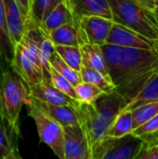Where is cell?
Instances as JSON below:
<instances>
[{
    "instance_id": "obj_27",
    "label": "cell",
    "mask_w": 158,
    "mask_h": 159,
    "mask_svg": "<svg viewBox=\"0 0 158 159\" xmlns=\"http://www.w3.org/2000/svg\"><path fill=\"white\" fill-rule=\"evenodd\" d=\"M54 49L70 67L80 73L82 67V55L80 48L71 46H54Z\"/></svg>"
},
{
    "instance_id": "obj_11",
    "label": "cell",
    "mask_w": 158,
    "mask_h": 159,
    "mask_svg": "<svg viewBox=\"0 0 158 159\" xmlns=\"http://www.w3.org/2000/svg\"><path fill=\"white\" fill-rule=\"evenodd\" d=\"M29 92L31 98L46 103L69 105L72 107H75L79 102V101L70 98L69 96L65 95L55 87H53L50 83L45 81L30 86Z\"/></svg>"
},
{
    "instance_id": "obj_14",
    "label": "cell",
    "mask_w": 158,
    "mask_h": 159,
    "mask_svg": "<svg viewBox=\"0 0 158 159\" xmlns=\"http://www.w3.org/2000/svg\"><path fill=\"white\" fill-rule=\"evenodd\" d=\"M54 46H71L80 48L85 44L77 21L62 25L47 35Z\"/></svg>"
},
{
    "instance_id": "obj_40",
    "label": "cell",
    "mask_w": 158,
    "mask_h": 159,
    "mask_svg": "<svg viewBox=\"0 0 158 159\" xmlns=\"http://www.w3.org/2000/svg\"><path fill=\"white\" fill-rule=\"evenodd\" d=\"M154 14H155V16L156 17V19L158 20V6H156V7H155V9H154V11H152Z\"/></svg>"
},
{
    "instance_id": "obj_10",
    "label": "cell",
    "mask_w": 158,
    "mask_h": 159,
    "mask_svg": "<svg viewBox=\"0 0 158 159\" xmlns=\"http://www.w3.org/2000/svg\"><path fill=\"white\" fill-rule=\"evenodd\" d=\"M107 44L117 45L122 48H133L142 49H154V41L149 40L138 32L114 22L108 37Z\"/></svg>"
},
{
    "instance_id": "obj_26",
    "label": "cell",
    "mask_w": 158,
    "mask_h": 159,
    "mask_svg": "<svg viewBox=\"0 0 158 159\" xmlns=\"http://www.w3.org/2000/svg\"><path fill=\"white\" fill-rule=\"evenodd\" d=\"M133 130L141 127L158 114V102L147 103L130 110Z\"/></svg>"
},
{
    "instance_id": "obj_3",
    "label": "cell",
    "mask_w": 158,
    "mask_h": 159,
    "mask_svg": "<svg viewBox=\"0 0 158 159\" xmlns=\"http://www.w3.org/2000/svg\"><path fill=\"white\" fill-rule=\"evenodd\" d=\"M47 36L41 28L29 18L20 40L14 46V53L9 67L28 87L43 82V72L39 58V47Z\"/></svg>"
},
{
    "instance_id": "obj_39",
    "label": "cell",
    "mask_w": 158,
    "mask_h": 159,
    "mask_svg": "<svg viewBox=\"0 0 158 159\" xmlns=\"http://www.w3.org/2000/svg\"><path fill=\"white\" fill-rule=\"evenodd\" d=\"M2 62H4V61L1 59V57H0V86H1V80H2V74H3V71H4V69L1 67L2 66Z\"/></svg>"
},
{
    "instance_id": "obj_29",
    "label": "cell",
    "mask_w": 158,
    "mask_h": 159,
    "mask_svg": "<svg viewBox=\"0 0 158 159\" xmlns=\"http://www.w3.org/2000/svg\"><path fill=\"white\" fill-rule=\"evenodd\" d=\"M74 89L77 100L83 103H93L104 93L98 87L87 82H81Z\"/></svg>"
},
{
    "instance_id": "obj_9",
    "label": "cell",
    "mask_w": 158,
    "mask_h": 159,
    "mask_svg": "<svg viewBox=\"0 0 158 159\" xmlns=\"http://www.w3.org/2000/svg\"><path fill=\"white\" fill-rule=\"evenodd\" d=\"M87 157H89V148L82 127L79 124L63 127V159Z\"/></svg>"
},
{
    "instance_id": "obj_33",
    "label": "cell",
    "mask_w": 158,
    "mask_h": 159,
    "mask_svg": "<svg viewBox=\"0 0 158 159\" xmlns=\"http://www.w3.org/2000/svg\"><path fill=\"white\" fill-rule=\"evenodd\" d=\"M141 7L147 11H154L156 7V0H134Z\"/></svg>"
},
{
    "instance_id": "obj_17",
    "label": "cell",
    "mask_w": 158,
    "mask_h": 159,
    "mask_svg": "<svg viewBox=\"0 0 158 159\" xmlns=\"http://www.w3.org/2000/svg\"><path fill=\"white\" fill-rule=\"evenodd\" d=\"M80 51L82 55V66L99 71L110 77L101 46L84 44L80 47Z\"/></svg>"
},
{
    "instance_id": "obj_43",
    "label": "cell",
    "mask_w": 158,
    "mask_h": 159,
    "mask_svg": "<svg viewBox=\"0 0 158 159\" xmlns=\"http://www.w3.org/2000/svg\"><path fill=\"white\" fill-rule=\"evenodd\" d=\"M156 148H157V152H158V146H156Z\"/></svg>"
},
{
    "instance_id": "obj_2",
    "label": "cell",
    "mask_w": 158,
    "mask_h": 159,
    "mask_svg": "<svg viewBox=\"0 0 158 159\" xmlns=\"http://www.w3.org/2000/svg\"><path fill=\"white\" fill-rule=\"evenodd\" d=\"M126 105L124 98L115 90L103 93L93 103L79 102L74 107L79 125L88 139L89 154L95 146L107 139L111 125Z\"/></svg>"
},
{
    "instance_id": "obj_19",
    "label": "cell",
    "mask_w": 158,
    "mask_h": 159,
    "mask_svg": "<svg viewBox=\"0 0 158 159\" xmlns=\"http://www.w3.org/2000/svg\"><path fill=\"white\" fill-rule=\"evenodd\" d=\"M158 102V74L126 105L124 110H133L139 106Z\"/></svg>"
},
{
    "instance_id": "obj_36",
    "label": "cell",
    "mask_w": 158,
    "mask_h": 159,
    "mask_svg": "<svg viewBox=\"0 0 158 159\" xmlns=\"http://www.w3.org/2000/svg\"><path fill=\"white\" fill-rule=\"evenodd\" d=\"M147 159H158L156 147H147Z\"/></svg>"
},
{
    "instance_id": "obj_38",
    "label": "cell",
    "mask_w": 158,
    "mask_h": 159,
    "mask_svg": "<svg viewBox=\"0 0 158 159\" xmlns=\"http://www.w3.org/2000/svg\"><path fill=\"white\" fill-rule=\"evenodd\" d=\"M135 159H147V147H146V145L144 146V148L142 150V152L137 156V157Z\"/></svg>"
},
{
    "instance_id": "obj_24",
    "label": "cell",
    "mask_w": 158,
    "mask_h": 159,
    "mask_svg": "<svg viewBox=\"0 0 158 159\" xmlns=\"http://www.w3.org/2000/svg\"><path fill=\"white\" fill-rule=\"evenodd\" d=\"M49 63H50V66L53 69H55L59 74H61L62 76H64L74 87H75L78 84H80L81 82H83L82 78H81L80 73L77 72L76 70L73 69L72 67H70L59 56V54L55 50L51 54V57H50V60H49Z\"/></svg>"
},
{
    "instance_id": "obj_5",
    "label": "cell",
    "mask_w": 158,
    "mask_h": 159,
    "mask_svg": "<svg viewBox=\"0 0 158 159\" xmlns=\"http://www.w3.org/2000/svg\"><path fill=\"white\" fill-rule=\"evenodd\" d=\"M113 21L138 32L151 41H157L158 34L153 28L146 10L134 0H107Z\"/></svg>"
},
{
    "instance_id": "obj_6",
    "label": "cell",
    "mask_w": 158,
    "mask_h": 159,
    "mask_svg": "<svg viewBox=\"0 0 158 159\" xmlns=\"http://www.w3.org/2000/svg\"><path fill=\"white\" fill-rule=\"evenodd\" d=\"M25 107L35 124L40 142L48 146L58 158L63 159V127L39 109L31 97Z\"/></svg>"
},
{
    "instance_id": "obj_13",
    "label": "cell",
    "mask_w": 158,
    "mask_h": 159,
    "mask_svg": "<svg viewBox=\"0 0 158 159\" xmlns=\"http://www.w3.org/2000/svg\"><path fill=\"white\" fill-rule=\"evenodd\" d=\"M74 19L78 21L84 16H101L113 20L107 0H66Z\"/></svg>"
},
{
    "instance_id": "obj_42",
    "label": "cell",
    "mask_w": 158,
    "mask_h": 159,
    "mask_svg": "<svg viewBox=\"0 0 158 159\" xmlns=\"http://www.w3.org/2000/svg\"><path fill=\"white\" fill-rule=\"evenodd\" d=\"M156 6H158V0H156Z\"/></svg>"
},
{
    "instance_id": "obj_35",
    "label": "cell",
    "mask_w": 158,
    "mask_h": 159,
    "mask_svg": "<svg viewBox=\"0 0 158 159\" xmlns=\"http://www.w3.org/2000/svg\"><path fill=\"white\" fill-rule=\"evenodd\" d=\"M146 13H147V16H148V19L153 26V28L156 31L158 34V20L156 19V17L155 16V14L152 12V11H147L146 10Z\"/></svg>"
},
{
    "instance_id": "obj_8",
    "label": "cell",
    "mask_w": 158,
    "mask_h": 159,
    "mask_svg": "<svg viewBox=\"0 0 158 159\" xmlns=\"http://www.w3.org/2000/svg\"><path fill=\"white\" fill-rule=\"evenodd\" d=\"M113 24L114 21L112 20L101 16H84L78 20L79 29L85 44L99 46L106 43Z\"/></svg>"
},
{
    "instance_id": "obj_37",
    "label": "cell",
    "mask_w": 158,
    "mask_h": 159,
    "mask_svg": "<svg viewBox=\"0 0 158 159\" xmlns=\"http://www.w3.org/2000/svg\"><path fill=\"white\" fill-rule=\"evenodd\" d=\"M4 159H23L20 156V154H19V152H18V148H16V149H14V150H12V151H10L5 157Z\"/></svg>"
},
{
    "instance_id": "obj_34",
    "label": "cell",
    "mask_w": 158,
    "mask_h": 159,
    "mask_svg": "<svg viewBox=\"0 0 158 159\" xmlns=\"http://www.w3.org/2000/svg\"><path fill=\"white\" fill-rule=\"evenodd\" d=\"M17 2V4L20 6V9L24 12V14L28 17V13H29V3L30 0H15Z\"/></svg>"
},
{
    "instance_id": "obj_15",
    "label": "cell",
    "mask_w": 158,
    "mask_h": 159,
    "mask_svg": "<svg viewBox=\"0 0 158 159\" xmlns=\"http://www.w3.org/2000/svg\"><path fill=\"white\" fill-rule=\"evenodd\" d=\"M31 99L39 109H41L44 113H46L52 119L58 122L61 127H67V126L79 124L77 113L74 107H72L69 105L50 104V103L38 102L33 98Z\"/></svg>"
},
{
    "instance_id": "obj_28",
    "label": "cell",
    "mask_w": 158,
    "mask_h": 159,
    "mask_svg": "<svg viewBox=\"0 0 158 159\" xmlns=\"http://www.w3.org/2000/svg\"><path fill=\"white\" fill-rule=\"evenodd\" d=\"M54 50L55 49H54L53 43L47 36H45L39 47V58H40V63H41L42 72H43V78H44V81L47 83H50L49 60Z\"/></svg>"
},
{
    "instance_id": "obj_41",
    "label": "cell",
    "mask_w": 158,
    "mask_h": 159,
    "mask_svg": "<svg viewBox=\"0 0 158 159\" xmlns=\"http://www.w3.org/2000/svg\"><path fill=\"white\" fill-rule=\"evenodd\" d=\"M78 159H90V157H82V158H78Z\"/></svg>"
},
{
    "instance_id": "obj_12",
    "label": "cell",
    "mask_w": 158,
    "mask_h": 159,
    "mask_svg": "<svg viewBox=\"0 0 158 159\" xmlns=\"http://www.w3.org/2000/svg\"><path fill=\"white\" fill-rule=\"evenodd\" d=\"M7 24L10 35V39L15 46L21 38L28 17L20 9L15 0H3Z\"/></svg>"
},
{
    "instance_id": "obj_44",
    "label": "cell",
    "mask_w": 158,
    "mask_h": 159,
    "mask_svg": "<svg viewBox=\"0 0 158 159\" xmlns=\"http://www.w3.org/2000/svg\"><path fill=\"white\" fill-rule=\"evenodd\" d=\"M0 57H1V56H0Z\"/></svg>"
},
{
    "instance_id": "obj_18",
    "label": "cell",
    "mask_w": 158,
    "mask_h": 159,
    "mask_svg": "<svg viewBox=\"0 0 158 159\" xmlns=\"http://www.w3.org/2000/svg\"><path fill=\"white\" fill-rule=\"evenodd\" d=\"M14 53V45L10 39L3 0H0V56L6 64L10 65Z\"/></svg>"
},
{
    "instance_id": "obj_30",
    "label": "cell",
    "mask_w": 158,
    "mask_h": 159,
    "mask_svg": "<svg viewBox=\"0 0 158 159\" xmlns=\"http://www.w3.org/2000/svg\"><path fill=\"white\" fill-rule=\"evenodd\" d=\"M50 84L55 87L57 89L64 93L65 95L69 96L74 100H77V96L75 93L74 87L61 74H59L55 69L50 66Z\"/></svg>"
},
{
    "instance_id": "obj_31",
    "label": "cell",
    "mask_w": 158,
    "mask_h": 159,
    "mask_svg": "<svg viewBox=\"0 0 158 159\" xmlns=\"http://www.w3.org/2000/svg\"><path fill=\"white\" fill-rule=\"evenodd\" d=\"M158 129V114L155 116L153 118H151L149 121L142 125L141 127L137 128L132 131V134L137 137H142L143 135L155 132Z\"/></svg>"
},
{
    "instance_id": "obj_21",
    "label": "cell",
    "mask_w": 158,
    "mask_h": 159,
    "mask_svg": "<svg viewBox=\"0 0 158 159\" xmlns=\"http://www.w3.org/2000/svg\"><path fill=\"white\" fill-rule=\"evenodd\" d=\"M80 75L83 82H87L98 87L104 93H108L115 90V86L113 83L111 77L103 75L99 71L82 66L80 70Z\"/></svg>"
},
{
    "instance_id": "obj_4",
    "label": "cell",
    "mask_w": 158,
    "mask_h": 159,
    "mask_svg": "<svg viewBox=\"0 0 158 159\" xmlns=\"http://www.w3.org/2000/svg\"><path fill=\"white\" fill-rule=\"evenodd\" d=\"M30 99L29 87L10 67L4 69L0 86V117L20 137L21 108Z\"/></svg>"
},
{
    "instance_id": "obj_32",
    "label": "cell",
    "mask_w": 158,
    "mask_h": 159,
    "mask_svg": "<svg viewBox=\"0 0 158 159\" xmlns=\"http://www.w3.org/2000/svg\"><path fill=\"white\" fill-rule=\"evenodd\" d=\"M140 138L143 141L146 147H156V146H158V129L155 132L143 135Z\"/></svg>"
},
{
    "instance_id": "obj_25",
    "label": "cell",
    "mask_w": 158,
    "mask_h": 159,
    "mask_svg": "<svg viewBox=\"0 0 158 159\" xmlns=\"http://www.w3.org/2000/svg\"><path fill=\"white\" fill-rule=\"evenodd\" d=\"M18 136L12 131L7 122L0 117V159L17 148Z\"/></svg>"
},
{
    "instance_id": "obj_22",
    "label": "cell",
    "mask_w": 158,
    "mask_h": 159,
    "mask_svg": "<svg viewBox=\"0 0 158 159\" xmlns=\"http://www.w3.org/2000/svg\"><path fill=\"white\" fill-rule=\"evenodd\" d=\"M132 131L131 113L129 110H122L111 125L107 133V138L119 139L132 133Z\"/></svg>"
},
{
    "instance_id": "obj_23",
    "label": "cell",
    "mask_w": 158,
    "mask_h": 159,
    "mask_svg": "<svg viewBox=\"0 0 158 159\" xmlns=\"http://www.w3.org/2000/svg\"><path fill=\"white\" fill-rule=\"evenodd\" d=\"M101 48H102V51L104 57V61L106 63L109 75L113 81V79L117 74V71L121 62L123 48L117 45L107 44V43L101 46Z\"/></svg>"
},
{
    "instance_id": "obj_7",
    "label": "cell",
    "mask_w": 158,
    "mask_h": 159,
    "mask_svg": "<svg viewBox=\"0 0 158 159\" xmlns=\"http://www.w3.org/2000/svg\"><path fill=\"white\" fill-rule=\"evenodd\" d=\"M143 141L132 133L119 139L107 138L95 146L90 159H135L144 148Z\"/></svg>"
},
{
    "instance_id": "obj_20",
    "label": "cell",
    "mask_w": 158,
    "mask_h": 159,
    "mask_svg": "<svg viewBox=\"0 0 158 159\" xmlns=\"http://www.w3.org/2000/svg\"><path fill=\"white\" fill-rule=\"evenodd\" d=\"M65 0H30L28 18L38 26L60 3Z\"/></svg>"
},
{
    "instance_id": "obj_16",
    "label": "cell",
    "mask_w": 158,
    "mask_h": 159,
    "mask_svg": "<svg viewBox=\"0 0 158 159\" xmlns=\"http://www.w3.org/2000/svg\"><path fill=\"white\" fill-rule=\"evenodd\" d=\"M77 20L74 19L69 5L65 0L54 7V9L47 16V18L44 20V21L40 24L39 27L44 32V34L47 35L51 31L62 25Z\"/></svg>"
},
{
    "instance_id": "obj_1",
    "label": "cell",
    "mask_w": 158,
    "mask_h": 159,
    "mask_svg": "<svg viewBox=\"0 0 158 159\" xmlns=\"http://www.w3.org/2000/svg\"><path fill=\"white\" fill-rule=\"evenodd\" d=\"M157 74L158 54L155 49L123 48L121 62L113 83L115 91L128 104Z\"/></svg>"
}]
</instances>
